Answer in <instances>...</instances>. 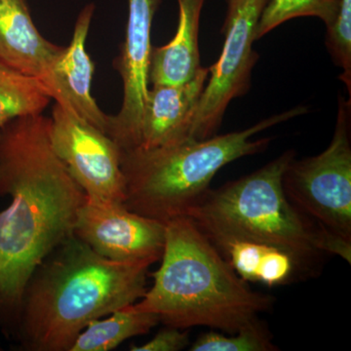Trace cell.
Instances as JSON below:
<instances>
[{
	"instance_id": "6da1fadb",
	"label": "cell",
	"mask_w": 351,
	"mask_h": 351,
	"mask_svg": "<svg viewBox=\"0 0 351 351\" xmlns=\"http://www.w3.org/2000/svg\"><path fill=\"white\" fill-rule=\"evenodd\" d=\"M0 324L15 329L23 295L39 265L73 235L85 195L53 149L50 117L0 129Z\"/></svg>"
},
{
	"instance_id": "7a4b0ae2",
	"label": "cell",
	"mask_w": 351,
	"mask_h": 351,
	"mask_svg": "<svg viewBox=\"0 0 351 351\" xmlns=\"http://www.w3.org/2000/svg\"><path fill=\"white\" fill-rule=\"evenodd\" d=\"M144 263L99 255L71 235L32 274L15 330L29 351H69L90 322L137 302L147 292Z\"/></svg>"
},
{
	"instance_id": "3957f363",
	"label": "cell",
	"mask_w": 351,
	"mask_h": 351,
	"mask_svg": "<svg viewBox=\"0 0 351 351\" xmlns=\"http://www.w3.org/2000/svg\"><path fill=\"white\" fill-rule=\"evenodd\" d=\"M160 261L152 287L128 308L154 314L165 326L234 334L274 306V298L251 289L188 217L165 223Z\"/></svg>"
},
{
	"instance_id": "277c9868",
	"label": "cell",
	"mask_w": 351,
	"mask_h": 351,
	"mask_svg": "<svg viewBox=\"0 0 351 351\" xmlns=\"http://www.w3.org/2000/svg\"><path fill=\"white\" fill-rule=\"evenodd\" d=\"M295 156L290 149L250 175L208 189L186 217L210 240L248 239L287 251L307 274L326 255L350 265L351 240L314 221L286 195L283 174Z\"/></svg>"
},
{
	"instance_id": "5b68a950",
	"label": "cell",
	"mask_w": 351,
	"mask_h": 351,
	"mask_svg": "<svg viewBox=\"0 0 351 351\" xmlns=\"http://www.w3.org/2000/svg\"><path fill=\"white\" fill-rule=\"evenodd\" d=\"M298 106L255 125L202 141L189 140L154 149L121 151L125 182L123 204L131 211L166 223L186 212L207 193L215 176L228 163L269 147L271 138L252 140L270 127L307 112Z\"/></svg>"
},
{
	"instance_id": "8992f818",
	"label": "cell",
	"mask_w": 351,
	"mask_h": 351,
	"mask_svg": "<svg viewBox=\"0 0 351 351\" xmlns=\"http://www.w3.org/2000/svg\"><path fill=\"white\" fill-rule=\"evenodd\" d=\"M289 200L318 223L351 240V100L339 96L329 147L315 156L293 159L282 178Z\"/></svg>"
},
{
	"instance_id": "52a82bcc",
	"label": "cell",
	"mask_w": 351,
	"mask_h": 351,
	"mask_svg": "<svg viewBox=\"0 0 351 351\" xmlns=\"http://www.w3.org/2000/svg\"><path fill=\"white\" fill-rule=\"evenodd\" d=\"M267 0H228L223 32V47L218 61L209 68L189 138L202 141L219 130L230 101L250 88L252 71L258 60L254 50L256 29Z\"/></svg>"
},
{
	"instance_id": "ba28073f",
	"label": "cell",
	"mask_w": 351,
	"mask_h": 351,
	"mask_svg": "<svg viewBox=\"0 0 351 351\" xmlns=\"http://www.w3.org/2000/svg\"><path fill=\"white\" fill-rule=\"evenodd\" d=\"M50 138L53 149L85 195L124 203L121 151L107 133L56 103L50 117Z\"/></svg>"
},
{
	"instance_id": "9c48e42d",
	"label": "cell",
	"mask_w": 351,
	"mask_h": 351,
	"mask_svg": "<svg viewBox=\"0 0 351 351\" xmlns=\"http://www.w3.org/2000/svg\"><path fill=\"white\" fill-rule=\"evenodd\" d=\"M73 234L110 260L152 265L162 256L165 223L135 213L123 203L86 195Z\"/></svg>"
},
{
	"instance_id": "30bf717a",
	"label": "cell",
	"mask_w": 351,
	"mask_h": 351,
	"mask_svg": "<svg viewBox=\"0 0 351 351\" xmlns=\"http://www.w3.org/2000/svg\"><path fill=\"white\" fill-rule=\"evenodd\" d=\"M161 0H127L125 38L120 46L115 69L123 84L119 112L110 117L108 135L121 151L135 147L138 126L149 91V64L152 29Z\"/></svg>"
},
{
	"instance_id": "8fae6325",
	"label": "cell",
	"mask_w": 351,
	"mask_h": 351,
	"mask_svg": "<svg viewBox=\"0 0 351 351\" xmlns=\"http://www.w3.org/2000/svg\"><path fill=\"white\" fill-rule=\"evenodd\" d=\"M94 13L93 3L82 9L71 43L51 64L41 84L57 104L108 134L110 115L101 110L91 93L95 64L88 54L86 43Z\"/></svg>"
},
{
	"instance_id": "7c38bea8",
	"label": "cell",
	"mask_w": 351,
	"mask_h": 351,
	"mask_svg": "<svg viewBox=\"0 0 351 351\" xmlns=\"http://www.w3.org/2000/svg\"><path fill=\"white\" fill-rule=\"evenodd\" d=\"M208 77L209 68L201 66L193 80L182 84L151 85L132 149H159L189 140Z\"/></svg>"
},
{
	"instance_id": "4fadbf2b",
	"label": "cell",
	"mask_w": 351,
	"mask_h": 351,
	"mask_svg": "<svg viewBox=\"0 0 351 351\" xmlns=\"http://www.w3.org/2000/svg\"><path fill=\"white\" fill-rule=\"evenodd\" d=\"M63 50L39 32L27 0H0V59L43 82Z\"/></svg>"
},
{
	"instance_id": "5bb4252c",
	"label": "cell",
	"mask_w": 351,
	"mask_h": 351,
	"mask_svg": "<svg viewBox=\"0 0 351 351\" xmlns=\"http://www.w3.org/2000/svg\"><path fill=\"white\" fill-rule=\"evenodd\" d=\"M205 0H178L179 22L174 38L152 47L149 64L151 85H179L193 80L201 69L199 25Z\"/></svg>"
},
{
	"instance_id": "9a60e30c",
	"label": "cell",
	"mask_w": 351,
	"mask_h": 351,
	"mask_svg": "<svg viewBox=\"0 0 351 351\" xmlns=\"http://www.w3.org/2000/svg\"><path fill=\"white\" fill-rule=\"evenodd\" d=\"M226 262L246 282L284 285L301 277L306 270L289 252L253 240L221 239L211 240Z\"/></svg>"
},
{
	"instance_id": "2e32d148",
	"label": "cell",
	"mask_w": 351,
	"mask_h": 351,
	"mask_svg": "<svg viewBox=\"0 0 351 351\" xmlns=\"http://www.w3.org/2000/svg\"><path fill=\"white\" fill-rule=\"evenodd\" d=\"M160 323L152 313H136L128 306L90 322L69 351H108L127 339L147 334Z\"/></svg>"
},
{
	"instance_id": "e0dca14e",
	"label": "cell",
	"mask_w": 351,
	"mask_h": 351,
	"mask_svg": "<svg viewBox=\"0 0 351 351\" xmlns=\"http://www.w3.org/2000/svg\"><path fill=\"white\" fill-rule=\"evenodd\" d=\"M50 100L38 80L0 59V129L19 117L43 113Z\"/></svg>"
},
{
	"instance_id": "ac0fdd59",
	"label": "cell",
	"mask_w": 351,
	"mask_h": 351,
	"mask_svg": "<svg viewBox=\"0 0 351 351\" xmlns=\"http://www.w3.org/2000/svg\"><path fill=\"white\" fill-rule=\"evenodd\" d=\"M339 3L341 0H267L258 20L256 39L295 18H318L329 27L336 19Z\"/></svg>"
},
{
	"instance_id": "d6986e66",
	"label": "cell",
	"mask_w": 351,
	"mask_h": 351,
	"mask_svg": "<svg viewBox=\"0 0 351 351\" xmlns=\"http://www.w3.org/2000/svg\"><path fill=\"white\" fill-rule=\"evenodd\" d=\"M191 351H276L269 330L260 319L226 336L211 331L198 337Z\"/></svg>"
},
{
	"instance_id": "ffe728a7",
	"label": "cell",
	"mask_w": 351,
	"mask_h": 351,
	"mask_svg": "<svg viewBox=\"0 0 351 351\" xmlns=\"http://www.w3.org/2000/svg\"><path fill=\"white\" fill-rule=\"evenodd\" d=\"M327 49L343 71L339 75L351 96V0H341L336 19L327 27Z\"/></svg>"
},
{
	"instance_id": "44dd1931",
	"label": "cell",
	"mask_w": 351,
	"mask_h": 351,
	"mask_svg": "<svg viewBox=\"0 0 351 351\" xmlns=\"http://www.w3.org/2000/svg\"><path fill=\"white\" fill-rule=\"evenodd\" d=\"M189 345V334L179 328L165 326L156 336L141 346H132V351H179Z\"/></svg>"
},
{
	"instance_id": "7402d4cb",
	"label": "cell",
	"mask_w": 351,
	"mask_h": 351,
	"mask_svg": "<svg viewBox=\"0 0 351 351\" xmlns=\"http://www.w3.org/2000/svg\"><path fill=\"white\" fill-rule=\"evenodd\" d=\"M0 350H1V346H0Z\"/></svg>"
}]
</instances>
